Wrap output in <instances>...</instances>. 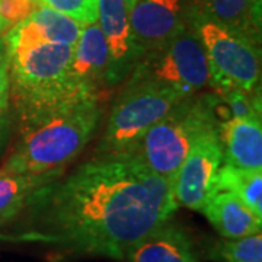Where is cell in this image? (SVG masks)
<instances>
[{"instance_id":"cell-2","label":"cell","mask_w":262,"mask_h":262,"mask_svg":"<svg viewBox=\"0 0 262 262\" xmlns=\"http://www.w3.org/2000/svg\"><path fill=\"white\" fill-rule=\"evenodd\" d=\"M101 114L98 98H82L24 122L22 136L2 165L0 175L63 170L94 137Z\"/></svg>"},{"instance_id":"cell-22","label":"cell","mask_w":262,"mask_h":262,"mask_svg":"<svg viewBox=\"0 0 262 262\" xmlns=\"http://www.w3.org/2000/svg\"><path fill=\"white\" fill-rule=\"evenodd\" d=\"M10 76L8 60H0V111H5L9 105Z\"/></svg>"},{"instance_id":"cell-11","label":"cell","mask_w":262,"mask_h":262,"mask_svg":"<svg viewBox=\"0 0 262 262\" xmlns=\"http://www.w3.org/2000/svg\"><path fill=\"white\" fill-rule=\"evenodd\" d=\"M110 53L98 24L86 25L77 38L69 67V80L80 95L98 98L108 84Z\"/></svg>"},{"instance_id":"cell-12","label":"cell","mask_w":262,"mask_h":262,"mask_svg":"<svg viewBox=\"0 0 262 262\" xmlns=\"http://www.w3.org/2000/svg\"><path fill=\"white\" fill-rule=\"evenodd\" d=\"M223 163L236 168L262 170L261 120H223L217 122Z\"/></svg>"},{"instance_id":"cell-9","label":"cell","mask_w":262,"mask_h":262,"mask_svg":"<svg viewBox=\"0 0 262 262\" xmlns=\"http://www.w3.org/2000/svg\"><path fill=\"white\" fill-rule=\"evenodd\" d=\"M192 18V0H134L128 6L131 35L140 56L177 37Z\"/></svg>"},{"instance_id":"cell-7","label":"cell","mask_w":262,"mask_h":262,"mask_svg":"<svg viewBox=\"0 0 262 262\" xmlns=\"http://www.w3.org/2000/svg\"><path fill=\"white\" fill-rule=\"evenodd\" d=\"M192 25L208 60L210 86L219 94L229 89L253 92L259 82L261 60L252 38L210 19L194 16Z\"/></svg>"},{"instance_id":"cell-18","label":"cell","mask_w":262,"mask_h":262,"mask_svg":"<svg viewBox=\"0 0 262 262\" xmlns=\"http://www.w3.org/2000/svg\"><path fill=\"white\" fill-rule=\"evenodd\" d=\"M213 258L220 262H262L261 233L217 244Z\"/></svg>"},{"instance_id":"cell-17","label":"cell","mask_w":262,"mask_h":262,"mask_svg":"<svg viewBox=\"0 0 262 262\" xmlns=\"http://www.w3.org/2000/svg\"><path fill=\"white\" fill-rule=\"evenodd\" d=\"M217 191H227L262 219V170L241 169L223 163L217 173Z\"/></svg>"},{"instance_id":"cell-16","label":"cell","mask_w":262,"mask_h":262,"mask_svg":"<svg viewBox=\"0 0 262 262\" xmlns=\"http://www.w3.org/2000/svg\"><path fill=\"white\" fill-rule=\"evenodd\" d=\"M61 173L63 170L38 175H0V226L31 206L39 191L60 179Z\"/></svg>"},{"instance_id":"cell-23","label":"cell","mask_w":262,"mask_h":262,"mask_svg":"<svg viewBox=\"0 0 262 262\" xmlns=\"http://www.w3.org/2000/svg\"><path fill=\"white\" fill-rule=\"evenodd\" d=\"M6 131H8V121L3 115V111H0V149H2V144L6 139Z\"/></svg>"},{"instance_id":"cell-19","label":"cell","mask_w":262,"mask_h":262,"mask_svg":"<svg viewBox=\"0 0 262 262\" xmlns=\"http://www.w3.org/2000/svg\"><path fill=\"white\" fill-rule=\"evenodd\" d=\"M219 99L226 103L229 118L233 120H261V106L259 99L253 98V92H244L241 89H229L219 94ZM227 118V120H229Z\"/></svg>"},{"instance_id":"cell-10","label":"cell","mask_w":262,"mask_h":262,"mask_svg":"<svg viewBox=\"0 0 262 262\" xmlns=\"http://www.w3.org/2000/svg\"><path fill=\"white\" fill-rule=\"evenodd\" d=\"M96 24L110 53L108 84L113 88L128 79L141 57L133 41L125 0H98Z\"/></svg>"},{"instance_id":"cell-15","label":"cell","mask_w":262,"mask_h":262,"mask_svg":"<svg viewBox=\"0 0 262 262\" xmlns=\"http://www.w3.org/2000/svg\"><path fill=\"white\" fill-rule=\"evenodd\" d=\"M194 16L242 32L259 42L261 0H192Z\"/></svg>"},{"instance_id":"cell-1","label":"cell","mask_w":262,"mask_h":262,"mask_svg":"<svg viewBox=\"0 0 262 262\" xmlns=\"http://www.w3.org/2000/svg\"><path fill=\"white\" fill-rule=\"evenodd\" d=\"M31 225L19 241L69 253L122 259L127 249L177 211L172 185L137 151L96 155L31 203Z\"/></svg>"},{"instance_id":"cell-5","label":"cell","mask_w":262,"mask_h":262,"mask_svg":"<svg viewBox=\"0 0 262 262\" xmlns=\"http://www.w3.org/2000/svg\"><path fill=\"white\" fill-rule=\"evenodd\" d=\"M185 96L153 82H127L117 98L96 153L134 151L144 134Z\"/></svg>"},{"instance_id":"cell-3","label":"cell","mask_w":262,"mask_h":262,"mask_svg":"<svg viewBox=\"0 0 262 262\" xmlns=\"http://www.w3.org/2000/svg\"><path fill=\"white\" fill-rule=\"evenodd\" d=\"M73 51L75 46L50 42L6 51L22 122L37 120L76 99L92 98L79 94L69 80Z\"/></svg>"},{"instance_id":"cell-20","label":"cell","mask_w":262,"mask_h":262,"mask_svg":"<svg viewBox=\"0 0 262 262\" xmlns=\"http://www.w3.org/2000/svg\"><path fill=\"white\" fill-rule=\"evenodd\" d=\"M39 5L75 19L83 27L96 24L98 20V0H37Z\"/></svg>"},{"instance_id":"cell-25","label":"cell","mask_w":262,"mask_h":262,"mask_svg":"<svg viewBox=\"0 0 262 262\" xmlns=\"http://www.w3.org/2000/svg\"><path fill=\"white\" fill-rule=\"evenodd\" d=\"M133 2H134V0H125V3H127V6H130L131 3H133Z\"/></svg>"},{"instance_id":"cell-6","label":"cell","mask_w":262,"mask_h":262,"mask_svg":"<svg viewBox=\"0 0 262 262\" xmlns=\"http://www.w3.org/2000/svg\"><path fill=\"white\" fill-rule=\"evenodd\" d=\"M210 80L206 51L192 24L162 47L141 56L128 79L162 84L185 98L198 94Z\"/></svg>"},{"instance_id":"cell-8","label":"cell","mask_w":262,"mask_h":262,"mask_svg":"<svg viewBox=\"0 0 262 262\" xmlns=\"http://www.w3.org/2000/svg\"><path fill=\"white\" fill-rule=\"evenodd\" d=\"M222 165L223 150L214 127L194 143L172 181L177 204L201 211L208 198L217 192L215 181Z\"/></svg>"},{"instance_id":"cell-24","label":"cell","mask_w":262,"mask_h":262,"mask_svg":"<svg viewBox=\"0 0 262 262\" xmlns=\"http://www.w3.org/2000/svg\"><path fill=\"white\" fill-rule=\"evenodd\" d=\"M6 58V48H5V42L0 39V60Z\"/></svg>"},{"instance_id":"cell-21","label":"cell","mask_w":262,"mask_h":262,"mask_svg":"<svg viewBox=\"0 0 262 262\" xmlns=\"http://www.w3.org/2000/svg\"><path fill=\"white\" fill-rule=\"evenodd\" d=\"M37 0H0V34H6L38 8Z\"/></svg>"},{"instance_id":"cell-13","label":"cell","mask_w":262,"mask_h":262,"mask_svg":"<svg viewBox=\"0 0 262 262\" xmlns=\"http://www.w3.org/2000/svg\"><path fill=\"white\" fill-rule=\"evenodd\" d=\"M124 258L127 262H196L187 233L169 222L131 245Z\"/></svg>"},{"instance_id":"cell-14","label":"cell","mask_w":262,"mask_h":262,"mask_svg":"<svg viewBox=\"0 0 262 262\" xmlns=\"http://www.w3.org/2000/svg\"><path fill=\"white\" fill-rule=\"evenodd\" d=\"M207 220L226 239H241L261 233L262 219L227 191H217L201 210Z\"/></svg>"},{"instance_id":"cell-4","label":"cell","mask_w":262,"mask_h":262,"mask_svg":"<svg viewBox=\"0 0 262 262\" xmlns=\"http://www.w3.org/2000/svg\"><path fill=\"white\" fill-rule=\"evenodd\" d=\"M215 99L210 95H191L179 101L150 128L137 155L155 173L172 185L188 151L206 131L217 127Z\"/></svg>"}]
</instances>
